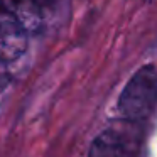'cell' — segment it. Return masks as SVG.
Masks as SVG:
<instances>
[{"instance_id":"obj_1","label":"cell","mask_w":157,"mask_h":157,"mask_svg":"<svg viewBox=\"0 0 157 157\" xmlns=\"http://www.w3.org/2000/svg\"><path fill=\"white\" fill-rule=\"evenodd\" d=\"M157 105V69L142 66L130 78L118 100V110L127 120L139 122L152 113Z\"/></svg>"},{"instance_id":"obj_2","label":"cell","mask_w":157,"mask_h":157,"mask_svg":"<svg viewBox=\"0 0 157 157\" xmlns=\"http://www.w3.org/2000/svg\"><path fill=\"white\" fill-rule=\"evenodd\" d=\"M88 157H127V144L118 132L105 130L93 140Z\"/></svg>"},{"instance_id":"obj_3","label":"cell","mask_w":157,"mask_h":157,"mask_svg":"<svg viewBox=\"0 0 157 157\" xmlns=\"http://www.w3.org/2000/svg\"><path fill=\"white\" fill-rule=\"evenodd\" d=\"M145 2H150V0H145Z\"/></svg>"}]
</instances>
